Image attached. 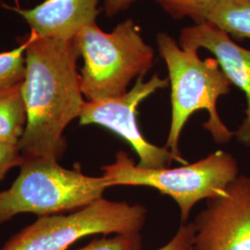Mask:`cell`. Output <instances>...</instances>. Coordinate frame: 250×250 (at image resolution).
<instances>
[{
    "mask_svg": "<svg viewBox=\"0 0 250 250\" xmlns=\"http://www.w3.org/2000/svg\"><path fill=\"white\" fill-rule=\"evenodd\" d=\"M80 52L73 40L28 34L25 75L21 90L27 124L20 140L23 158L60 161L67 148L65 129L79 119L84 105L77 62Z\"/></svg>",
    "mask_w": 250,
    "mask_h": 250,
    "instance_id": "6da1fadb",
    "label": "cell"
},
{
    "mask_svg": "<svg viewBox=\"0 0 250 250\" xmlns=\"http://www.w3.org/2000/svg\"><path fill=\"white\" fill-rule=\"evenodd\" d=\"M157 45L166 63L170 84V130L165 147L173 160L181 164L188 161L180 151V138L189 118L198 110L208 114L203 128L211 134L218 145L227 144L234 135L224 125L218 113V100L230 92V81L212 58L201 60L193 48L181 47L173 37L166 33L157 35Z\"/></svg>",
    "mask_w": 250,
    "mask_h": 250,
    "instance_id": "7a4b0ae2",
    "label": "cell"
},
{
    "mask_svg": "<svg viewBox=\"0 0 250 250\" xmlns=\"http://www.w3.org/2000/svg\"><path fill=\"white\" fill-rule=\"evenodd\" d=\"M73 41L83 59L81 88L87 101L124 95L132 81L145 76L154 62V49L132 19H126L110 33L92 24Z\"/></svg>",
    "mask_w": 250,
    "mask_h": 250,
    "instance_id": "3957f363",
    "label": "cell"
},
{
    "mask_svg": "<svg viewBox=\"0 0 250 250\" xmlns=\"http://www.w3.org/2000/svg\"><path fill=\"white\" fill-rule=\"evenodd\" d=\"M109 188L103 175H85L80 167L66 169L50 158H23L18 177L0 192V225L20 213L41 217L75 211L103 197Z\"/></svg>",
    "mask_w": 250,
    "mask_h": 250,
    "instance_id": "277c9868",
    "label": "cell"
},
{
    "mask_svg": "<svg viewBox=\"0 0 250 250\" xmlns=\"http://www.w3.org/2000/svg\"><path fill=\"white\" fill-rule=\"evenodd\" d=\"M102 170L111 188H154L171 197L180 209L181 224L188 223L192 208L199 201L218 197L239 176L237 161L224 150L210 153L194 163L165 169H145L126 152L118 151L115 161L103 166Z\"/></svg>",
    "mask_w": 250,
    "mask_h": 250,
    "instance_id": "5b68a950",
    "label": "cell"
},
{
    "mask_svg": "<svg viewBox=\"0 0 250 250\" xmlns=\"http://www.w3.org/2000/svg\"><path fill=\"white\" fill-rule=\"evenodd\" d=\"M146 215L147 209L141 204L101 197L70 214L38 217L0 250H67L89 235L141 232Z\"/></svg>",
    "mask_w": 250,
    "mask_h": 250,
    "instance_id": "8992f818",
    "label": "cell"
},
{
    "mask_svg": "<svg viewBox=\"0 0 250 250\" xmlns=\"http://www.w3.org/2000/svg\"><path fill=\"white\" fill-rule=\"evenodd\" d=\"M140 76L134 86L125 94L99 101H85L82 108L81 125H98L107 128L124 138L139 158L138 166L145 169L169 168L174 161L165 146H159L147 141L137 124V108L145 99L158 90L167 88L169 79L154 74L148 81Z\"/></svg>",
    "mask_w": 250,
    "mask_h": 250,
    "instance_id": "52a82bcc",
    "label": "cell"
},
{
    "mask_svg": "<svg viewBox=\"0 0 250 250\" xmlns=\"http://www.w3.org/2000/svg\"><path fill=\"white\" fill-rule=\"evenodd\" d=\"M193 223L190 250H250V176L239 175L208 199Z\"/></svg>",
    "mask_w": 250,
    "mask_h": 250,
    "instance_id": "ba28073f",
    "label": "cell"
},
{
    "mask_svg": "<svg viewBox=\"0 0 250 250\" xmlns=\"http://www.w3.org/2000/svg\"><path fill=\"white\" fill-rule=\"evenodd\" d=\"M179 43L181 47L205 48L213 54L231 84L245 93L246 117L234 135L239 143L250 146V50L236 45L230 36L208 21L184 28Z\"/></svg>",
    "mask_w": 250,
    "mask_h": 250,
    "instance_id": "9c48e42d",
    "label": "cell"
},
{
    "mask_svg": "<svg viewBox=\"0 0 250 250\" xmlns=\"http://www.w3.org/2000/svg\"><path fill=\"white\" fill-rule=\"evenodd\" d=\"M99 0H45L32 9L13 8L37 36L73 40L81 31L97 23Z\"/></svg>",
    "mask_w": 250,
    "mask_h": 250,
    "instance_id": "30bf717a",
    "label": "cell"
},
{
    "mask_svg": "<svg viewBox=\"0 0 250 250\" xmlns=\"http://www.w3.org/2000/svg\"><path fill=\"white\" fill-rule=\"evenodd\" d=\"M206 21L236 39H250V0H218Z\"/></svg>",
    "mask_w": 250,
    "mask_h": 250,
    "instance_id": "8fae6325",
    "label": "cell"
},
{
    "mask_svg": "<svg viewBox=\"0 0 250 250\" xmlns=\"http://www.w3.org/2000/svg\"><path fill=\"white\" fill-rule=\"evenodd\" d=\"M21 84L0 92V143L19 144L24 134L27 114Z\"/></svg>",
    "mask_w": 250,
    "mask_h": 250,
    "instance_id": "7c38bea8",
    "label": "cell"
},
{
    "mask_svg": "<svg viewBox=\"0 0 250 250\" xmlns=\"http://www.w3.org/2000/svg\"><path fill=\"white\" fill-rule=\"evenodd\" d=\"M19 40L16 48L0 53V92L17 86L24 79L28 35Z\"/></svg>",
    "mask_w": 250,
    "mask_h": 250,
    "instance_id": "4fadbf2b",
    "label": "cell"
},
{
    "mask_svg": "<svg viewBox=\"0 0 250 250\" xmlns=\"http://www.w3.org/2000/svg\"><path fill=\"white\" fill-rule=\"evenodd\" d=\"M174 19L185 17L194 20L197 24L206 22V16L218 0H155Z\"/></svg>",
    "mask_w": 250,
    "mask_h": 250,
    "instance_id": "5bb4252c",
    "label": "cell"
},
{
    "mask_svg": "<svg viewBox=\"0 0 250 250\" xmlns=\"http://www.w3.org/2000/svg\"><path fill=\"white\" fill-rule=\"evenodd\" d=\"M142 248L143 238L141 232H132L94 239L77 250H141Z\"/></svg>",
    "mask_w": 250,
    "mask_h": 250,
    "instance_id": "9a60e30c",
    "label": "cell"
},
{
    "mask_svg": "<svg viewBox=\"0 0 250 250\" xmlns=\"http://www.w3.org/2000/svg\"><path fill=\"white\" fill-rule=\"evenodd\" d=\"M22 161L23 156L19 144L0 143V181L11 169L20 167Z\"/></svg>",
    "mask_w": 250,
    "mask_h": 250,
    "instance_id": "2e32d148",
    "label": "cell"
},
{
    "mask_svg": "<svg viewBox=\"0 0 250 250\" xmlns=\"http://www.w3.org/2000/svg\"><path fill=\"white\" fill-rule=\"evenodd\" d=\"M196 234L194 223L181 224L176 233L170 241L158 250H190Z\"/></svg>",
    "mask_w": 250,
    "mask_h": 250,
    "instance_id": "e0dca14e",
    "label": "cell"
},
{
    "mask_svg": "<svg viewBox=\"0 0 250 250\" xmlns=\"http://www.w3.org/2000/svg\"><path fill=\"white\" fill-rule=\"evenodd\" d=\"M135 0H104V10L107 17H114L119 12L128 9Z\"/></svg>",
    "mask_w": 250,
    "mask_h": 250,
    "instance_id": "ac0fdd59",
    "label": "cell"
}]
</instances>
